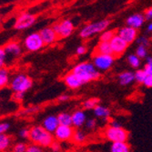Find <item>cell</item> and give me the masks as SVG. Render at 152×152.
Wrapping results in <instances>:
<instances>
[{
	"label": "cell",
	"mask_w": 152,
	"mask_h": 152,
	"mask_svg": "<svg viewBox=\"0 0 152 152\" xmlns=\"http://www.w3.org/2000/svg\"><path fill=\"white\" fill-rule=\"evenodd\" d=\"M12 140L11 137L7 134H1L0 135V152L5 151L9 148L11 145Z\"/></svg>",
	"instance_id": "25"
},
{
	"label": "cell",
	"mask_w": 152,
	"mask_h": 152,
	"mask_svg": "<svg viewBox=\"0 0 152 152\" xmlns=\"http://www.w3.org/2000/svg\"><path fill=\"white\" fill-rule=\"evenodd\" d=\"M9 72L6 67L0 69V89L9 84Z\"/></svg>",
	"instance_id": "24"
},
{
	"label": "cell",
	"mask_w": 152,
	"mask_h": 152,
	"mask_svg": "<svg viewBox=\"0 0 152 152\" xmlns=\"http://www.w3.org/2000/svg\"><path fill=\"white\" fill-rule=\"evenodd\" d=\"M117 35L119 36L124 41H126V42L129 45V44L133 43L135 40H137V30L127 26L121 27V28L118 31Z\"/></svg>",
	"instance_id": "13"
},
{
	"label": "cell",
	"mask_w": 152,
	"mask_h": 152,
	"mask_svg": "<svg viewBox=\"0 0 152 152\" xmlns=\"http://www.w3.org/2000/svg\"><path fill=\"white\" fill-rule=\"evenodd\" d=\"M50 148H51V150L53 152H60L61 151V146H60L59 142L57 141V140H55L53 142V144L51 145Z\"/></svg>",
	"instance_id": "39"
},
{
	"label": "cell",
	"mask_w": 152,
	"mask_h": 152,
	"mask_svg": "<svg viewBox=\"0 0 152 152\" xmlns=\"http://www.w3.org/2000/svg\"><path fill=\"white\" fill-rule=\"evenodd\" d=\"M147 76H152V65H148L146 64L145 67L143 68Z\"/></svg>",
	"instance_id": "43"
},
{
	"label": "cell",
	"mask_w": 152,
	"mask_h": 152,
	"mask_svg": "<svg viewBox=\"0 0 152 152\" xmlns=\"http://www.w3.org/2000/svg\"><path fill=\"white\" fill-rule=\"evenodd\" d=\"M87 121V115L83 110H76L75 112L72 113V126L79 129L84 124H86Z\"/></svg>",
	"instance_id": "18"
},
{
	"label": "cell",
	"mask_w": 152,
	"mask_h": 152,
	"mask_svg": "<svg viewBox=\"0 0 152 152\" xmlns=\"http://www.w3.org/2000/svg\"><path fill=\"white\" fill-rule=\"evenodd\" d=\"M116 33L114 30H107L104 31L103 33H101L100 37H99V40L100 42H107L109 43L111 39L115 37Z\"/></svg>",
	"instance_id": "27"
},
{
	"label": "cell",
	"mask_w": 152,
	"mask_h": 152,
	"mask_svg": "<svg viewBox=\"0 0 152 152\" xmlns=\"http://www.w3.org/2000/svg\"><path fill=\"white\" fill-rule=\"evenodd\" d=\"M43 129L45 130H47L48 132L54 134L55 131L57 130V129L59 127V122L58 119V116H55V115H49L48 117H46L42 122V125Z\"/></svg>",
	"instance_id": "14"
},
{
	"label": "cell",
	"mask_w": 152,
	"mask_h": 152,
	"mask_svg": "<svg viewBox=\"0 0 152 152\" xmlns=\"http://www.w3.org/2000/svg\"><path fill=\"white\" fill-rule=\"evenodd\" d=\"M110 25V21L108 19H103L95 23H90L87 26H85L79 32V36L81 38H89L93 37L96 34L99 33H103L106 31L107 27Z\"/></svg>",
	"instance_id": "4"
},
{
	"label": "cell",
	"mask_w": 152,
	"mask_h": 152,
	"mask_svg": "<svg viewBox=\"0 0 152 152\" xmlns=\"http://www.w3.org/2000/svg\"><path fill=\"white\" fill-rule=\"evenodd\" d=\"M109 44H110V48H111V50H112V56L114 58L121 56L122 54L125 53V51L127 50V48L129 47V44L126 42V41H124L117 34L111 39Z\"/></svg>",
	"instance_id": "10"
},
{
	"label": "cell",
	"mask_w": 152,
	"mask_h": 152,
	"mask_svg": "<svg viewBox=\"0 0 152 152\" xmlns=\"http://www.w3.org/2000/svg\"><path fill=\"white\" fill-rule=\"evenodd\" d=\"M115 58L112 55H101L94 54L93 57V65L99 71H107L114 64Z\"/></svg>",
	"instance_id": "6"
},
{
	"label": "cell",
	"mask_w": 152,
	"mask_h": 152,
	"mask_svg": "<svg viewBox=\"0 0 152 152\" xmlns=\"http://www.w3.org/2000/svg\"><path fill=\"white\" fill-rule=\"evenodd\" d=\"M26 152H45L44 148L36 144H30L27 146Z\"/></svg>",
	"instance_id": "33"
},
{
	"label": "cell",
	"mask_w": 152,
	"mask_h": 152,
	"mask_svg": "<svg viewBox=\"0 0 152 152\" xmlns=\"http://www.w3.org/2000/svg\"><path fill=\"white\" fill-rule=\"evenodd\" d=\"M7 56H11V57H18L19 55L22 53V48L19 43L16 42V41H10L7 44L5 45L3 48Z\"/></svg>",
	"instance_id": "17"
},
{
	"label": "cell",
	"mask_w": 152,
	"mask_h": 152,
	"mask_svg": "<svg viewBox=\"0 0 152 152\" xmlns=\"http://www.w3.org/2000/svg\"><path fill=\"white\" fill-rule=\"evenodd\" d=\"M64 82H65L66 86L67 88H71V89L79 88L83 85V83L81 82V80L79 79V77L77 75H75L74 73H72V72L68 73V74H66L65 76Z\"/></svg>",
	"instance_id": "16"
},
{
	"label": "cell",
	"mask_w": 152,
	"mask_h": 152,
	"mask_svg": "<svg viewBox=\"0 0 152 152\" xmlns=\"http://www.w3.org/2000/svg\"><path fill=\"white\" fill-rule=\"evenodd\" d=\"M96 119H94V118L87 119V121H86V127H87V129L92 130V129H94L96 128Z\"/></svg>",
	"instance_id": "36"
},
{
	"label": "cell",
	"mask_w": 152,
	"mask_h": 152,
	"mask_svg": "<svg viewBox=\"0 0 152 152\" xmlns=\"http://www.w3.org/2000/svg\"><path fill=\"white\" fill-rule=\"evenodd\" d=\"M10 124L7 122H1L0 123V135L1 134H6V132L9 129Z\"/></svg>",
	"instance_id": "37"
},
{
	"label": "cell",
	"mask_w": 152,
	"mask_h": 152,
	"mask_svg": "<svg viewBox=\"0 0 152 152\" xmlns=\"http://www.w3.org/2000/svg\"><path fill=\"white\" fill-rule=\"evenodd\" d=\"M27 145L24 142H18L14 145L12 152H26Z\"/></svg>",
	"instance_id": "32"
},
{
	"label": "cell",
	"mask_w": 152,
	"mask_h": 152,
	"mask_svg": "<svg viewBox=\"0 0 152 152\" xmlns=\"http://www.w3.org/2000/svg\"><path fill=\"white\" fill-rule=\"evenodd\" d=\"M38 33H39L41 38H42V41H43V43H44L45 46L52 45L58 39V37L57 33L54 31V29L52 28V26L44 27V28L41 29Z\"/></svg>",
	"instance_id": "12"
},
{
	"label": "cell",
	"mask_w": 152,
	"mask_h": 152,
	"mask_svg": "<svg viewBox=\"0 0 152 152\" xmlns=\"http://www.w3.org/2000/svg\"><path fill=\"white\" fill-rule=\"evenodd\" d=\"M147 31L149 32V33H152V22L148 24V26L147 27Z\"/></svg>",
	"instance_id": "48"
},
{
	"label": "cell",
	"mask_w": 152,
	"mask_h": 152,
	"mask_svg": "<svg viewBox=\"0 0 152 152\" xmlns=\"http://www.w3.org/2000/svg\"><path fill=\"white\" fill-rule=\"evenodd\" d=\"M134 77H135V81L140 83V84H143L146 77H147V75L143 69H137L134 73Z\"/></svg>",
	"instance_id": "30"
},
{
	"label": "cell",
	"mask_w": 152,
	"mask_h": 152,
	"mask_svg": "<svg viewBox=\"0 0 152 152\" xmlns=\"http://www.w3.org/2000/svg\"><path fill=\"white\" fill-rule=\"evenodd\" d=\"M69 99H70V96H69L64 94V95H60V96H58V102H66V101H68V100H69Z\"/></svg>",
	"instance_id": "44"
},
{
	"label": "cell",
	"mask_w": 152,
	"mask_h": 152,
	"mask_svg": "<svg viewBox=\"0 0 152 152\" xmlns=\"http://www.w3.org/2000/svg\"><path fill=\"white\" fill-rule=\"evenodd\" d=\"M88 49L85 46H79L77 48V50H76V53L78 56H83V55H85L87 53Z\"/></svg>",
	"instance_id": "40"
},
{
	"label": "cell",
	"mask_w": 152,
	"mask_h": 152,
	"mask_svg": "<svg viewBox=\"0 0 152 152\" xmlns=\"http://www.w3.org/2000/svg\"><path fill=\"white\" fill-rule=\"evenodd\" d=\"M36 16L34 14L24 12L17 18L15 24H14V28L17 30H25L29 28L36 22Z\"/></svg>",
	"instance_id": "8"
},
{
	"label": "cell",
	"mask_w": 152,
	"mask_h": 152,
	"mask_svg": "<svg viewBox=\"0 0 152 152\" xmlns=\"http://www.w3.org/2000/svg\"><path fill=\"white\" fill-rule=\"evenodd\" d=\"M71 72L79 77V79L83 83V85L90 81L99 79L100 77L99 71L96 69L93 63L91 62H81L76 65L72 68Z\"/></svg>",
	"instance_id": "1"
},
{
	"label": "cell",
	"mask_w": 152,
	"mask_h": 152,
	"mask_svg": "<svg viewBox=\"0 0 152 152\" xmlns=\"http://www.w3.org/2000/svg\"><path fill=\"white\" fill-rule=\"evenodd\" d=\"M44 43L42 41L38 32H34L27 36L24 40V47L29 52H36L40 50L44 47Z\"/></svg>",
	"instance_id": "9"
},
{
	"label": "cell",
	"mask_w": 152,
	"mask_h": 152,
	"mask_svg": "<svg viewBox=\"0 0 152 152\" xmlns=\"http://www.w3.org/2000/svg\"><path fill=\"white\" fill-rule=\"evenodd\" d=\"M23 98H24V93H15V94H14V99H15L16 100H18V101L22 100Z\"/></svg>",
	"instance_id": "46"
},
{
	"label": "cell",
	"mask_w": 152,
	"mask_h": 152,
	"mask_svg": "<svg viewBox=\"0 0 152 152\" xmlns=\"http://www.w3.org/2000/svg\"><path fill=\"white\" fill-rule=\"evenodd\" d=\"M145 22V16L142 14H133L127 19V26L134 29H139Z\"/></svg>",
	"instance_id": "15"
},
{
	"label": "cell",
	"mask_w": 152,
	"mask_h": 152,
	"mask_svg": "<svg viewBox=\"0 0 152 152\" xmlns=\"http://www.w3.org/2000/svg\"><path fill=\"white\" fill-rule=\"evenodd\" d=\"M136 55L139 57L140 59L141 58H145L148 56V50L147 48L142 47V46H137V50H136Z\"/></svg>",
	"instance_id": "31"
},
{
	"label": "cell",
	"mask_w": 152,
	"mask_h": 152,
	"mask_svg": "<svg viewBox=\"0 0 152 152\" xmlns=\"http://www.w3.org/2000/svg\"><path fill=\"white\" fill-rule=\"evenodd\" d=\"M143 84L147 88H152V76H147Z\"/></svg>",
	"instance_id": "42"
},
{
	"label": "cell",
	"mask_w": 152,
	"mask_h": 152,
	"mask_svg": "<svg viewBox=\"0 0 152 152\" xmlns=\"http://www.w3.org/2000/svg\"><path fill=\"white\" fill-rule=\"evenodd\" d=\"M52 28L54 29V31L57 33L58 39H63V38H66L70 35H72L73 31H74V24L71 20L69 19H64L59 23H56L52 26Z\"/></svg>",
	"instance_id": "7"
},
{
	"label": "cell",
	"mask_w": 152,
	"mask_h": 152,
	"mask_svg": "<svg viewBox=\"0 0 152 152\" xmlns=\"http://www.w3.org/2000/svg\"><path fill=\"white\" fill-rule=\"evenodd\" d=\"M105 137L106 139L112 143H118V142H127L129 133L126 129L121 128H112L108 127L105 130Z\"/></svg>",
	"instance_id": "5"
},
{
	"label": "cell",
	"mask_w": 152,
	"mask_h": 152,
	"mask_svg": "<svg viewBox=\"0 0 152 152\" xmlns=\"http://www.w3.org/2000/svg\"><path fill=\"white\" fill-rule=\"evenodd\" d=\"M110 152H130V147L127 142L112 143Z\"/></svg>",
	"instance_id": "22"
},
{
	"label": "cell",
	"mask_w": 152,
	"mask_h": 152,
	"mask_svg": "<svg viewBox=\"0 0 152 152\" xmlns=\"http://www.w3.org/2000/svg\"><path fill=\"white\" fill-rule=\"evenodd\" d=\"M95 53L101 55H112V50L110 48V44L107 42H99L96 48Z\"/></svg>",
	"instance_id": "23"
},
{
	"label": "cell",
	"mask_w": 152,
	"mask_h": 152,
	"mask_svg": "<svg viewBox=\"0 0 152 152\" xmlns=\"http://www.w3.org/2000/svg\"><path fill=\"white\" fill-rule=\"evenodd\" d=\"M118 82L121 86H128L135 80L134 73L130 71H125L122 72L118 75Z\"/></svg>",
	"instance_id": "20"
},
{
	"label": "cell",
	"mask_w": 152,
	"mask_h": 152,
	"mask_svg": "<svg viewBox=\"0 0 152 152\" xmlns=\"http://www.w3.org/2000/svg\"><path fill=\"white\" fill-rule=\"evenodd\" d=\"M99 99L98 98H92L88 100H86L83 103V107L85 109H94L96 106L99 105Z\"/></svg>",
	"instance_id": "28"
},
{
	"label": "cell",
	"mask_w": 152,
	"mask_h": 152,
	"mask_svg": "<svg viewBox=\"0 0 152 152\" xmlns=\"http://www.w3.org/2000/svg\"><path fill=\"white\" fill-rule=\"evenodd\" d=\"M128 62L133 68H137L140 66V58L136 54H131L128 57Z\"/></svg>",
	"instance_id": "29"
},
{
	"label": "cell",
	"mask_w": 152,
	"mask_h": 152,
	"mask_svg": "<svg viewBox=\"0 0 152 152\" xmlns=\"http://www.w3.org/2000/svg\"><path fill=\"white\" fill-rule=\"evenodd\" d=\"M7 54L4 50L3 48H0V69L5 67L6 65V60H7Z\"/></svg>",
	"instance_id": "34"
},
{
	"label": "cell",
	"mask_w": 152,
	"mask_h": 152,
	"mask_svg": "<svg viewBox=\"0 0 152 152\" xmlns=\"http://www.w3.org/2000/svg\"><path fill=\"white\" fill-rule=\"evenodd\" d=\"M109 127H112V128H121V125H120V123L118 120H112L111 122H110Z\"/></svg>",
	"instance_id": "47"
},
{
	"label": "cell",
	"mask_w": 152,
	"mask_h": 152,
	"mask_svg": "<svg viewBox=\"0 0 152 152\" xmlns=\"http://www.w3.org/2000/svg\"><path fill=\"white\" fill-rule=\"evenodd\" d=\"M29 129H22L20 131H19V137L21 139H24V140H26V139H29Z\"/></svg>",
	"instance_id": "38"
},
{
	"label": "cell",
	"mask_w": 152,
	"mask_h": 152,
	"mask_svg": "<svg viewBox=\"0 0 152 152\" xmlns=\"http://www.w3.org/2000/svg\"><path fill=\"white\" fill-rule=\"evenodd\" d=\"M86 139H87V136L86 134L81 131V130H76L74 132V135H73V137L72 140L75 143H77V144H82L86 141Z\"/></svg>",
	"instance_id": "26"
},
{
	"label": "cell",
	"mask_w": 152,
	"mask_h": 152,
	"mask_svg": "<svg viewBox=\"0 0 152 152\" xmlns=\"http://www.w3.org/2000/svg\"><path fill=\"white\" fill-rule=\"evenodd\" d=\"M93 110H94V114L96 117L102 118L104 120H107L108 118L110 117V110L108 107H107L105 106L99 105V106H96Z\"/></svg>",
	"instance_id": "19"
},
{
	"label": "cell",
	"mask_w": 152,
	"mask_h": 152,
	"mask_svg": "<svg viewBox=\"0 0 152 152\" xmlns=\"http://www.w3.org/2000/svg\"><path fill=\"white\" fill-rule=\"evenodd\" d=\"M58 119L60 126H67V127H73L72 126V114L67 112H62L58 115Z\"/></svg>",
	"instance_id": "21"
},
{
	"label": "cell",
	"mask_w": 152,
	"mask_h": 152,
	"mask_svg": "<svg viewBox=\"0 0 152 152\" xmlns=\"http://www.w3.org/2000/svg\"><path fill=\"white\" fill-rule=\"evenodd\" d=\"M137 43L139 44V46H142V47L147 48L149 45V40L147 37L141 36V37H139L137 38Z\"/></svg>",
	"instance_id": "35"
},
{
	"label": "cell",
	"mask_w": 152,
	"mask_h": 152,
	"mask_svg": "<svg viewBox=\"0 0 152 152\" xmlns=\"http://www.w3.org/2000/svg\"><path fill=\"white\" fill-rule=\"evenodd\" d=\"M39 109L38 107H28V108H26L23 113L25 115H27V114H31V113H34V112H37V110Z\"/></svg>",
	"instance_id": "41"
},
{
	"label": "cell",
	"mask_w": 152,
	"mask_h": 152,
	"mask_svg": "<svg viewBox=\"0 0 152 152\" xmlns=\"http://www.w3.org/2000/svg\"><path fill=\"white\" fill-rule=\"evenodd\" d=\"M33 86V80L26 74H18L10 81V88L15 93H24L29 90Z\"/></svg>",
	"instance_id": "3"
},
{
	"label": "cell",
	"mask_w": 152,
	"mask_h": 152,
	"mask_svg": "<svg viewBox=\"0 0 152 152\" xmlns=\"http://www.w3.org/2000/svg\"><path fill=\"white\" fill-rule=\"evenodd\" d=\"M29 140L33 144L38 145L41 148H50L55 141L54 135L48 132L42 126H34L29 129Z\"/></svg>",
	"instance_id": "2"
},
{
	"label": "cell",
	"mask_w": 152,
	"mask_h": 152,
	"mask_svg": "<svg viewBox=\"0 0 152 152\" xmlns=\"http://www.w3.org/2000/svg\"><path fill=\"white\" fill-rule=\"evenodd\" d=\"M74 129L73 127H67V126H60L55 131L54 137L55 140L57 141H67L72 140L74 135Z\"/></svg>",
	"instance_id": "11"
},
{
	"label": "cell",
	"mask_w": 152,
	"mask_h": 152,
	"mask_svg": "<svg viewBox=\"0 0 152 152\" xmlns=\"http://www.w3.org/2000/svg\"><path fill=\"white\" fill-rule=\"evenodd\" d=\"M145 19H147V20L152 19V7L146 10V12H145Z\"/></svg>",
	"instance_id": "45"
}]
</instances>
